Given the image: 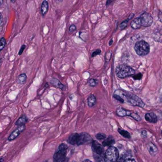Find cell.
Returning <instances> with one entry per match:
<instances>
[{"label":"cell","instance_id":"cell-1","mask_svg":"<svg viewBox=\"0 0 162 162\" xmlns=\"http://www.w3.org/2000/svg\"><path fill=\"white\" fill-rule=\"evenodd\" d=\"M114 94L119 95L124 101H126L128 103L134 106H138L143 108L145 106V103L136 95L129 92L124 91L121 90H116Z\"/></svg>","mask_w":162,"mask_h":162},{"label":"cell","instance_id":"cell-2","mask_svg":"<svg viewBox=\"0 0 162 162\" xmlns=\"http://www.w3.org/2000/svg\"><path fill=\"white\" fill-rule=\"evenodd\" d=\"M135 70L132 67L125 65H120L116 67V76L121 79L133 76L135 74Z\"/></svg>","mask_w":162,"mask_h":162},{"label":"cell","instance_id":"cell-3","mask_svg":"<svg viewBox=\"0 0 162 162\" xmlns=\"http://www.w3.org/2000/svg\"><path fill=\"white\" fill-rule=\"evenodd\" d=\"M135 50L137 54L139 56H146L150 52V46L145 40H140L136 43Z\"/></svg>","mask_w":162,"mask_h":162},{"label":"cell","instance_id":"cell-4","mask_svg":"<svg viewBox=\"0 0 162 162\" xmlns=\"http://www.w3.org/2000/svg\"><path fill=\"white\" fill-rule=\"evenodd\" d=\"M119 157V152L116 148L111 146L108 148L105 155L106 162H116Z\"/></svg>","mask_w":162,"mask_h":162},{"label":"cell","instance_id":"cell-5","mask_svg":"<svg viewBox=\"0 0 162 162\" xmlns=\"http://www.w3.org/2000/svg\"><path fill=\"white\" fill-rule=\"evenodd\" d=\"M67 146L65 143H61L60 145L59 151L55 153L53 156V161L54 162H60L64 160L66 155Z\"/></svg>","mask_w":162,"mask_h":162},{"label":"cell","instance_id":"cell-6","mask_svg":"<svg viewBox=\"0 0 162 162\" xmlns=\"http://www.w3.org/2000/svg\"><path fill=\"white\" fill-rule=\"evenodd\" d=\"M139 21L141 26L147 27L151 26L153 23V18L150 14L143 13L139 17Z\"/></svg>","mask_w":162,"mask_h":162},{"label":"cell","instance_id":"cell-7","mask_svg":"<svg viewBox=\"0 0 162 162\" xmlns=\"http://www.w3.org/2000/svg\"><path fill=\"white\" fill-rule=\"evenodd\" d=\"M92 138L89 134L86 133L79 134V145L87 144L91 142Z\"/></svg>","mask_w":162,"mask_h":162},{"label":"cell","instance_id":"cell-8","mask_svg":"<svg viewBox=\"0 0 162 162\" xmlns=\"http://www.w3.org/2000/svg\"><path fill=\"white\" fill-rule=\"evenodd\" d=\"M92 148L94 152L97 155H101L104 153V148L101 145L96 141H93L92 143Z\"/></svg>","mask_w":162,"mask_h":162},{"label":"cell","instance_id":"cell-9","mask_svg":"<svg viewBox=\"0 0 162 162\" xmlns=\"http://www.w3.org/2000/svg\"><path fill=\"white\" fill-rule=\"evenodd\" d=\"M25 126L24 125L19 126L17 129L15 130L14 132H13L11 134V135L10 136L9 138H8L9 140H13L17 138L18 136L20 135V134L24 131V130L25 129Z\"/></svg>","mask_w":162,"mask_h":162},{"label":"cell","instance_id":"cell-10","mask_svg":"<svg viewBox=\"0 0 162 162\" xmlns=\"http://www.w3.org/2000/svg\"><path fill=\"white\" fill-rule=\"evenodd\" d=\"M79 134L74 133L70 135L69 138V142L70 144L79 145Z\"/></svg>","mask_w":162,"mask_h":162},{"label":"cell","instance_id":"cell-11","mask_svg":"<svg viewBox=\"0 0 162 162\" xmlns=\"http://www.w3.org/2000/svg\"><path fill=\"white\" fill-rule=\"evenodd\" d=\"M145 119L148 122L155 123L157 122V117L156 115L153 113H147L145 115Z\"/></svg>","mask_w":162,"mask_h":162},{"label":"cell","instance_id":"cell-12","mask_svg":"<svg viewBox=\"0 0 162 162\" xmlns=\"http://www.w3.org/2000/svg\"><path fill=\"white\" fill-rule=\"evenodd\" d=\"M50 83L52 84L53 86L55 87L56 88H59L61 90L64 89V85H63V84H62L60 81V80H58V79H54V78L51 79L50 80Z\"/></svg>","mask_w":162,"mask_h":162},{"label":"cell","instance_id":"cell-13","mask_svg":"<svg viewBox=\"0 0 162 162\" xmlns=\"http://www.w3.org/2000/svg\"><path fill=\"white\" fill-rule=\"evenodd\" d=\"M147 148L148 150L149 151V153L152 155H154L157 153V148L156 147V146L152 143H150L148 144L147 145Z\"/></svg>","mask_w":162,"mask_h":162},{"label":"cell","instance_id":"cell-14","mask_svg":"<svg viewBox=\"0 0 162 162\" xmlns=\"http://www.w3.org/2000/svg\"><path fill=\"white\" fill-rule=\"evenodd\" d=\"M116 114L120 116H131L132 112L126 110L123 108H118L116 111Z\"/></svg>","mask_w":162,"mask_h":162},{"label":"cell","instance_id":"cell-15","mask_svg":"<svg viewBox=\"0 0 162 162\" xmlns=\"http://www.w3.org/2000/svg\"><path fill=\"white\" fill-rule=\"evenodd\" d=\"M49 9V3L47 1H43L41 5V13L42 16L47 13Z\"/></svg>","mask_w":162,"mask_h":162},{"label":"cell","instance_id":"cell-16","mask_svg":"<svg viewBox=\"0 0 162 162\" xmlns=\"http://www.w3.org/2000/svg\"><path fill=\"white\" fill-rule=\"evenodd\" d=\"M131 27L133 29H138L140 28L141 27L140 21H139V18H136L132 20L131 23Z\"/></svg>","mask_w":162,"mask_h":162},{"label":"cell","instance_id":"cell-17","mask_svg":"<svg viewBox=\"0 0 162 162\" xmlns=\"http://www.w3.org/2000/svg\"><path fill=\"white\" fill-rule=\"evenodd\" d=\"M88 104L89 106L90 107H93L95 105L96 102V98L95 97L94 95L93 94H91L89 97H88Z\"/></svg>","mask_w":162,"mask_h":162},{"label":"cell","instance_id":"cell-18","mask_svg":"<svg viewBox=\"0 0 162 162\" xmlns=\"http://www.w3.org/2000/svg\"><path fill=\"white\" fill-rule=\"evenodd\" d=\"M27 79V75L25 73H22L20 75L17 79V82L20 84H23L24 83Z\"/></svg>","mask_w":162,"mask_h":162},{"label":"cell","instance_id":"cell-19","mask_svg":"<svg viewBox=\"0 0 162 162\" xmlns=\"http://www.w3.org/2000/svg\"><path fill=\"white\" fill-rule=\"evenodd\" d=\"M115 143V140L111 138H108L103 142V145L104 146H111Z\"/></svg>","mask_w":162,"mask_h":162},{"label":"cell","instance_id":"cell-20","mask_svg":"<svg viewBox=\"0 0 162 162\" xmlns=\"http://www.w3.org/2000/svg\"><path fill=\"white\" fill-rule=\"evenodd\" d=\"M27 121V118L26 116H22L20 118H19L16 123V125L20 126H23L24 124L26 123Z\"/></svg>","mask_w":162,"mask_h":162},{"label":"cell","instance_id":"cell-21","mask_svg":"<svg viewBox=\"0 0 162 162\" xmlns=\"http://www.w3.org/2000/svg\"><path fill=\"white\" fill-rule=\"evenodd\" d=\"M118 132L122 135V136L126 138H129L130 139L131 138L130 134L126 131L122 130V129H118Z\"/></svg>","mask_w":162,"mask_h":162},{"label":"cell","instance_id":"cell-22","mask_svg":"<svg viewBox=\"0 0 162 162\" xmlns=\"http://www.w3.org/2000/svg\"><path fill=\"white\" fill-rule=\"evenodd\" d=\"M88 84L91 87H96L98 84V80L95 79H91L88 81Z\"/></svg>","mask_w":162,"mask_h":162},{"label":"cell","instance_id":"cell-23","mask_svg":"<svg viewBox=\"0 0 162 162\" xmlns=\"http://www.w3.org/2000/svg\"><path fill=\"white\" fill-rule=\"evenodd\" d=\"M112 52L111 50L106 52L105 56V60L106 62H109V60H110L111 56H112Z\"/></svg>","mask_w":162,"mask_h":162},{"label":"cell","instance_id":"cell-24","mask_svg":"<svg viewBox=\"0 0 162 162\" xmlns=\"http://www.w3.org/2000/svg\"><path fill=\"white\" fill-rule=\"evenodd\" d=\"M1 42V46H0V50H2L5 47V44H6V40L4 37H2L0 40Z\"/></svg>","mask_w":162,"mask_h":162},{"label":"cell","instance_id":"cell-25","mask_svg":"<svg viewBox=\"0 0 162 162\" xmlns=\"http://www.w3.org/2000/svg\"><path fill=\"white\" fill-rule=\"evenodd\" d=\"M128 20H126L122 22V23L120 24V28L121 30H123L125 29L128 26Z\"/></svg>","mask_w":162,"mask_h":162},{"label":"cell","instance_id":"cell-26","mask_svg":"<svg viewBox=\"0 0 162 162\" xmlns=\"http://www.w3.org/2000/svg\"><path fill=\"white\" fill-rule=\"evenodd\" d=\"M113 97L115 98V99H116L117 101H119L121 103H124V102H125L124 100L120 96L117 95V94H114Z\"/></svg>","mask_w":162,"mask_h":162},{"label":"cell","instance_id":"cell-27","mask_svg":"<svg viewBox=\"0 0 162 162\" xmlns=\"http://www.w3.org/2000/svg\"><path fill=\"white\" fill-rule=\"evenodd\" d=\"M106 136L104 134L99 133L96 135V138L99 140H101V139H104L106 138Z\"/></svg>","mask_w":162,"mask_h":162},{"label":"cell","instance_id":"cell-28","mask_svg":"<svg viewBox=\"0 0 162 162\" xmlns=\"http://www.w3.org/2000/svg\"><path fill=\"white\" fill-rule=\"evenodd\" d=\"M101 50H99V49H97V50L94 51V52L92 53V54H91V57H92V58L95 57L97 56V55L101 54Z\"/></svg>","mask_w":162,"mask_h":162},{"label":"cell","instance_id":"cell-29","mask_svg":"<svg viewBox=\"0 0 162 162\" xmlns=\"http://www.w3.org/2000/svg\"><path fill=\"white\" fill-rule=\"evenodd\" d=\"M142 75L141 73H138V74L135 75L133 76V78L135 80H140L141 79H142Z\"/></svg>","mask_w":162,"mask_h":162},{"label":"cell","instance_id":"cell-30","mask_svg":"<svg viewBox=\"0 0 162 162\" xmlns=\"http://www.w3.org/2000/svg\"><path fill=\"white\" fill-rule=\"evenodd\" d=\"M76 29H77V27L75 26V25L71 24L69 26V32H72L75 31L76 30Z\"/></svg>","mask_w":162,"mask_h":162},{"label":"cell","instance_id":"cell-31","mask_svg":"<svg viewBox=\"0 0 162 162\" xmlns=\"http://www.w3.org/2000/svg\"><path fill=\"white\" fill-rule=\"evenodd\" d=\"M25 48H26L25 45H22V47H20V50H19V53H18L19 55H21L22 54V53H23L24 50L25 49Z\"/></svg>","mask_w":162,"mask_h":162},{"label":"cell","instance_id":"cell-32","mask_svg":"<svg viewBox=\"0 0 162 162\" xmlns=\"http://www.w3.org/2000/svg\"><path fill=\"white\" fill-rule=\"evenodd\" d=\"M96 162H106L105 159H103L102 158L98 157L97 159Z\"/></svg>","mask_w":162,"mask_h":162},{"label":"cell","instance_id":"cell-33","mask_svg":"<svg viewBox=\"0 0 162 162\" xmlns=\"http://www.w3.org/2000/svg\"><path fill=\"white\" fill-rule=\"evenodd\" d=\"M124 162H136V161L135 160H134V159H126V160L124 161Z\"/></svg>","mask_w":162,"mask_h":162},{"label":"cell","instance_id":"cell-34","mask_svg":"<svg viewBox=\"0 0 162 162\" xmlns=\"http://www.w3.org/2000/svg\"><path fill=\"white\" fill-rule=\"evenodd\" d=\"M112 1H108L106 3V6H108V5H109L111 3H112Z\"/></svg>","mask_w":162,"mask_h":162},{"label":"cell","instance_id":"cell-35","mask_svg":"<svg viewBox=\"0 0 162 162\" xmlns=\"http://www.w3.org/2000/svg\"><path fill=\"white\" fill-rule=\"evenodd\" d=\"M134 16V14H131V15H130V16H129V17L128 18V20H130L131 19H132V18Z\"/></svg>","mask_w":162,"mask_h":162},{"label":"cell","instance_id":"cell-36","mask_svg":"<svg viewBox=\"0 0 162 162\" xmlns=\"http://www.w3.org/2000/svg\"><path fill=\"white\" fill-rule=\"evenodd\" d=\"M113 40H110V42H109V46H111V45H112V43H113Z\"/></svg>","mask_w":162,"mask_h":162},{"label":"cell","instance_id":"cell-37","mask_svg":"<svg viewBox=\"0 0 162 162\" xmlns=\"http://www.w3.org/2000/svg\"><path fill=\"white\" fill-rule=\"evenodd\" d=\"M83 162H92L91 161V160H88V159H87V160H85Z\"/></svg>","mask_w":162,"mask_h":162},{"label":"cell","instance_id":"cell-38","mask_svg":"<svg viewBox=\"0 0 162 162\" xmlns=\"http://www.w3.org/2000/svg\"><path fill=\"white\" fill-rule=\"evenodd\" d=\"M15 2H16V1H13V0L11 1V2H12V3H15Z\"/></svg>","mask_w":162,"mask_h":162}]
</instances>
